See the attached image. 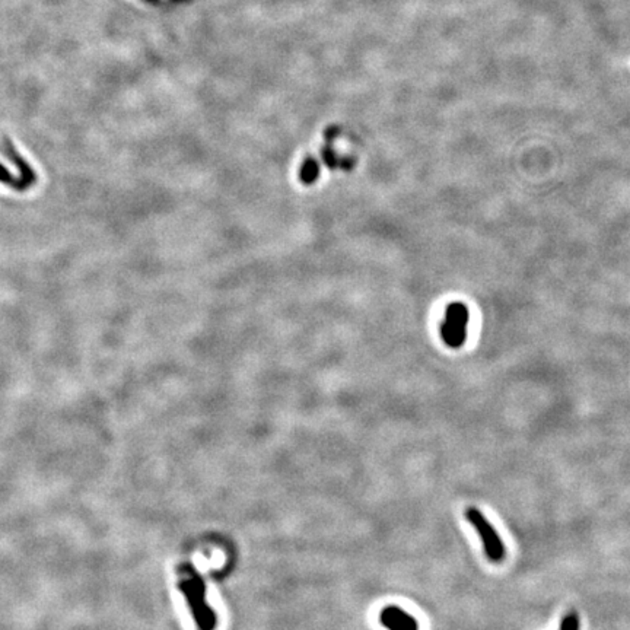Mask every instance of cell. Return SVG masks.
Returning <instances> with one entry per match:
<instances>
[{"mask_svg": "<svg viewBox=\"0 0 630 630\" xmlns=\"http://www.w3.org/2000/svg\"><path fill=\"white\" fill-rule=\"evenodd\" d=\"M470 311L463 302H451L445 309V317L441 324V339L451 349H460L467 340V326Z\"/></svg>", "mask_w": 630, "mask_h": 630, "instance_id": "2", "label": "cell"}, {"mask_svg": "<svg viewBox=\"0 0 630 630\" xmlns=\"http://www.w3.org/2000/svg\"><path fill=\"white\" fill-rule=\"evenodd\" d=\"M465 518L479 533L487 559L493 561V564H501L506 556V549L498 531L489 523V520L482 513V511H479L475 506H470L465 509Z\"/></svg>", "mask_w": 630, "mask_h": 630, "instance_id": "3", "label": "cell"}, {"mask_svg": "<svg viewBox=\"0 0 630 630\" xmlns=\"http://www.w3.org/2000/svg\"><path fill=\"white\" fill-rule=\"evenodd\" d=\"M178 588L183 593L191 616L198 630H215L218 624L216 613L206 600V583L198 571L184 561L178 566Z\"/></svg>", "mask_w": 630, "mask_h": 630, "instance_id": "1", "label": "cell"}, {"mask_svg": "<svg viewBox=\"0 0 630 630\" xmlns=\"http://www.w3.org/2000/svg\"><path fill=\"white\" fill-rule=\"evenodd\" d=\"M381 624L388 630H419L416 619L397 605H387L379 614Z\"/></svg>", "mask_w": 630, "mask_h": 630, "instance_id": "4", "label": "cell"}, {"mask_svg": "<svg viewBox=\"0 0 630 630\" xmlns=\"http://www.w3.org/2000/svg\"><path fill=\"white\" fill-rule=\"evenodd\" d=\"M2 152L8 158V160L11 161V164L15 165V168L18 170V172H19V175L22 178V182L25 183V186L30 190L37 183V179H38L37 172L34 171V168L30 165V162L25 160V158L18 152V149L13 145V142L11 139H8V138H5L4 142H2Z\"/></svg>", "mask_w": 630, "mask_h": 630, "instance_id": "5", "label": "cell"}, {"mask_svg": "<svg viewBox=\"0 0 630 630\" xmlns=\"http://www.w3.org/2000/svg\"><path fill=\"white\" fill-rule=\"evenodd\" d=\"M579 626H581L579 614L576 612H569L564 616V619H561L559 630H579Z\"/></svg>", "mask_w": 630, "mask_h": 630, "instance_id": "6", "label": "cell"}]
</instances>
